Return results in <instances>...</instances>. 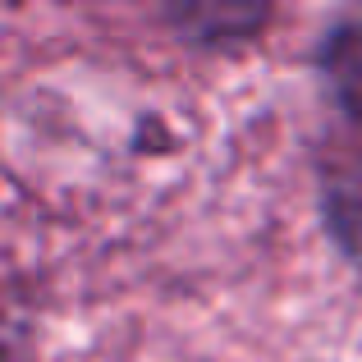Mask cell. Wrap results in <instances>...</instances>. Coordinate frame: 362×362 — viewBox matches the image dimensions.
I'll list each match as a JSON object with an SVG mask.
<instances>
[{"label": "cell", "instance_id": "cell-1", "mask_svg": "<svg viewBox=\"0 0 362 362\" xmlns=\"http://www.w3.org/2000/svg\"><path fill=\"white\" fill-rule=\"evenodd\" d=\"M170 28H175L179 42L202 46V51H234L262 37L271 9L266 5H239V0H225V5H170L160 9Z\"/></svg>", "mask_w": 362, "mask_h": 362}, {"label": "cell", "instance_id": "cell-2", "mask_svg": "<svg viewBox=\"0 0 362 362\" xmlns=\"http://www.w3.org/2000/svg\"><path fill=\"white\" fill-rule=\"evenodd\" d=\"M317 74L326 78V88L339 101V110L354 124H362V18H344V23L321 33Z\"/></svg>", "mask_w": 362, "mask_h": 362}, {"label": "cell", "instance_id": "cell-3", "mask_svg": "<svg viewBox=\"0 0 362 362\" xmlns=\"http://www.w3.org/2000/svg\"><path fill=\"white\" fill-rule=\"evenodd\" d=\"M321 221H326L330 243L362 275V175L326 184V193H321Z\"/></svg>", "mask_w": 362, "mask_h": 362}]
</instances>
